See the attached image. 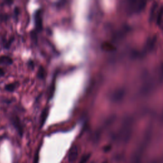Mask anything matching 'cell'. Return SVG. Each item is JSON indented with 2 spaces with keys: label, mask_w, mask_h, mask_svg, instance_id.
I'll list each match as a JSON object with an SVG mask.
<instances>
[{
  "label": "cell",
  "mask_w": 163,
  "mask_h": 163,
  "mask_svg": "<svg viewBox=\"0 0 163 163\" xmlns=\"http://www.w3.org/2000/svg\"><path fill=\"white\" fill-rule=\"evenodd\" d=\"M37 75H38V77L39 78V79H43L45 77V71L44 68L42 66H40V68H39Z\"/></svg>",
  "instance_id": "9"
},
{
  "label": "cell",
  "mask_w": 163,
  "mask_h": 163,
  "mask_svg": "<svg viewBox=\"0 0 163 163\" xmlns=\"http://www.w3.org/2000/svg\"><path fill=\"white\" fill-rule=\"evenodd\" d=\"M160 7L161 6H159L158 2L155 1L152 3L149 14V17H148L149 22H154L155 21H156V19H157Z\"/></svg>",
  "instance_id": "2"
},
{
  "label": "cell",
  "mask_w": 163,
  "mask_h": 163,
  "mask_svg": "<svg viewBox=\"0 0 163 163\" xmlns=\"http://www.w3.org/2000/svg\"><path fill=\"white\" fill-rule=\"evenodd\" d=\"M146 1H131L129 2L128 11L133 14L140 13L145 9Z\"/></svg>",
  "instance_id": "1"
},
{
  "label": "cell",
  "mask_w": 163,
  "mask_h": 163,
  "mask_svg": "<svg viewBox=\"0 0 163 163\" xmlns=\"http://www.w3.org/2000/svg\"><path fill=\"white\" fill-rule=\"evenodd\" d=\"M48 116V108H45L42 113L41 115V126L44 124L45 120L47 119V117Z\"/></svg>",
  "instance_id": "8"
},
{
  "label": "cell",
  "mask_w": 163,
  "mask_h": 163,
  "mask_svg": "<svg viewBox=\"0 0 163 163\" xmlns=\"http://www.w3.org/2000/svg\"><path fill=\"white\" fill-rule=\"evenodd\" d=\"M79 155V150H78L77 146L76 145L73 146L69 151L68 154V161L70 162H73L77 160Z\"/></svg>",
  "instance_id": "3"
},
{
  "label": "cell",
  "mask_w": 163,
  "mask_h": 163,
  "mask_svg": "<svg viewBox=\"0 0 163 163\" xmlns=\"http://www.w3.org/2000/svg\"><path fill=\"white\" fill-rule=\"evenodd\" d=\"M35 26L37 30L40 31L42 29V16H41V11L39 10L35 15Z\"/></svg>",
  "instance_id": "4"
},
{
  "label": "cell",
  "mask_w": 163,
  "mask_h": 163,
  "mask_svg": "<svg viewBox=\"0 0 163 163\" xmlns=\"http://www.w3.org/2000/svg\"><path fill=\"white\" fill-rule=\"evenodd\" d=\"M12 59L8 56H6V55H1V56L0 57V63L2 64L10 65L12 64Z\"/></svg>",
  "instance_id": "7"
},
{
  "label": "cell",
  "mask_w": 163,
  "mask_h": 163,
  "mask_svg": "<svg viewBox=\"0 0 163 163\" xmlns=\"http://www.w3.org/2000/svg\"><path fill=\"white\" fill-rule=\"evenodd\" d=\"M13 124H14L16 129L17 130V131L19 132V134H20V135L22 136L23 131H22V128L20 120H19V119L17 118V117H15V118H14V120H13Z\"/></svg>",
  "instance_id": "6"
},
{
  "label": "cell",
  "mask_w": 163,
  "mask_h": 163,
  "mask_svg": "<svg viewBox=\"0 0 163 163\" xmlns=\"http://www.w3.org/2000/svg\"><path fill=\"white\" fill-rule=\"evenodd\" d=\"M16 87V85L15 84H9L8 85H6L5 86V89L8 90V91H10V92H12V91H14Z\"/></svg>",
  "instance_id": "10"
},
{
  "label": "cell",
  "mask_w": 163,
  "mask_h": 163,
  "mask_svg": "<svg viewBox=\"0 0 163 163\" xmlns=\"http://www.w3.org/2000/svg\"><path fill=\"white\" fill-rule=\"evenodd\" d=\"M90 154H87V155H84L80 159L79 163H86L87 162V161L89 160V159L90 158Z\"/></svg>",
  "instance_id": "11"
},
{
  "label": "cell",
  "mask_w": 163,
  "mask_h": 163,
  "mask_svg": "<svg viewBox=\"0 0 163 163\" xmlns=\"http://www.w3.org/2000/svg\"><path fill=\"white\" fill-rule=\"evenodd\" d=\"M156 23H157L159 28L161 30H163V5L161 6L159 9V14L156 19Z\"/></svg>",
  "instance_id": "5"
},
{
  "label": "cell",
  "mask_w": 163,
  "mask_h": 163,
  "mask_svg": "<svg viewBox=\"0 0 163 163\" xmlns=\"http://www.w3.org/2000/svg\"><path fill=\"white\" fill-rule=\"evenodd\" d=\"M3 71L1 69V68H0V75H3Z\"/></svg>",
  "instance_id": "12"
},
{
  "label": "cell",
  "mask_w": 163,
  "mask_h": 163,
  "mask_svg": "<svg viewBox=\"0 0 163 163\" xmlns=\"http://www.w3.org/2000/svg\"><path fill=\"white\" fill-rule=\"evenodd\" d=\"M102 163H108V162H106V161H105V162H103Z\"/></svg>",
  "instance_id": "13"
}]
</instances>
